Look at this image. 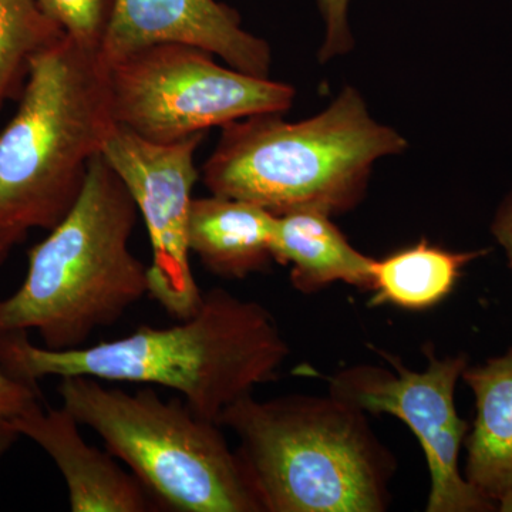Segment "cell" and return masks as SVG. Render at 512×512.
<instances>
[{"instance_id":"6da1fadb","label":"cell","mask_w":512,"mask_h":512,"mask_svg":"<svg viewBox=\"0 0 512 512\" xmlns=\"http://www.w3.org/2000/svg\"><path fill=\"white\" fill-rule=\"evenodd\" d=\"M288 356L274 315L224 288L205 292L197 312L178 325H144L124 338L72 350L33 345L26 330L0 332V367L23 382L87 376L156 384L215 423L231 404L274 380Z\"/></svg>"},{"instance_id":"7a4b0ae2","label":"cell","mask_w":512,"mask_h":512,"mask_svg":"<svg viewBox=\"0 0 512 512\" xmlns=\"http://www.w3.org/2000/svg\"><path fill=\"white\" fill-rule=\"evenodd\" d=\"M116 127L99 53L64 36L33 57L0 133V254L66 218Z\"/></svg>"},{"instance_id":"3957f363","label":"cell","mask_w":512,"mask_h":512,"mask_svg":"<svg viewBox=\"0 0 512 512\" xmlns=\"http://www.w3.org/2000/svg\"><path fill=\"white\" fill-rule=\"evenodd\" d=\"M221 128L202 165V183L210 194L274 215L315 210L333 217L353 210L377 161L407 147L402 134L373 119L353 87L311 119L291 123L282 113H262Z\"/></svg>"},{"instance_id":"277c9868","label":"cell","mask_w":512,"mask_h":512,"mask_svg":"<svg viewBox=\"0 0 512 512\" xmlns=\"http://www.w3.org/2000/svg\"><path fill=\"white\" fill-rule=\"evenodd\" d=\"M366 416L330 394H248L218 424L238 437L264 512H382L397 464Z\"/></svg>"},{"instance_id":"5b68a950","label":"cell","mask_w":512,"mask_h":512,"mask_svg":"<svg viewBox=\"0 0 512 512\" xmlns=\"http://www.w3.org/2000/svg\"><path fill=\"white\" fill-rule=\"evenodd\" d=\"M138 217L101 154L72 211L30 249L23 284L0 301V332L36 330L45 348L72 350L119 322L148 295V265L130 249Z\"/></svg>"},{"instance_id":"8992f818","label":"cell","mask_w":512,"mask_h":512,"mask_svg":"<svg viewBox=\"0 0 512 512\" xmlns=\"http://www.w3.org/2000/svg\"><path fill=\"white\" fill-rule=\"evenodd\" d=\"M57 392L154 503L177 512H264L220 424L183 399L164 400L150 387L127 393L87 376L60 377Z\"/></svg>"},{"instance_id":"52a82bcc","label":"cell","mask_w":512,"mask_h":512,"mask_svg":"<svg viewBox=\"0 0 512 512\" xmlns=\"http://www.w3.org/2000/svg\"><path fill=\"white\" fill-rule=\"evenodd\" d=\"M117 126L171 144L262 113L291 109L289 84L222 66L200 47L164 43L109 64Z\"/></svg>"},{"instance_id":"ba28073f","label":"cell","mask_w":512,"mask_h":512,"mask_svg":"<svg viewBox=\"0 0 512 512\" xmlns=\"http://www.w3.org/2000/svg\"><path fill=\"white\" fill-rule=\"evenodd\" d=\"M379 353L396 373L372 365L348 367L330 377V396L366 414L397 417L413 431L429 466L427 512L497 511L460 470L461 447L470 427L457 412L456 387L468 366L466 357H439L427 348L429 365L414 372L397 357Z\"/></svg>"},{"instance_id":"9c48e42d","label":"cell","mask_w":512,"mask_h":512,"mask_svg":"<svg viewBox=\"0 0 512 512\" xmlns=\"http://www.w3.org/2000/svg\"><path fill=\"white\" fill-rule=\"evenodd\" d=\"M205 134L157 144L117 126L103 150L104 160L126 185L146 222L153 249L148 296L177 320L194 315L204 298L192 272L188 218L192 190L200 178L195 154Z\"/></svg>"},{"instance_id":"30bf717a","label":"cell","mask_w":512,"mask_h":512,"mask_svg":"<svg viewBox=\"0 0 512 512\" xmlns=\"http://www.w3.org/2000/svg\"><path fill=\"white\" fill-rule=\"evenodd\" d=\"M164 43L200 47L232 69L269 77L271 47L218 0H116L99 55L109 66Z\"/></svg>"},{"instance_id":"8fae6325","label":"cell","mask_w":512,"mask_h":512,"mask_svg":"<svg viewBox=\"0 0 512 512\" xmlns=\"http://www.w3.org/2000/svg\"><path fill=\"white\" fill-rule=\"evenodd\" d=\"M80 423L64 407L37 403L16 420L20 437L32 440L59 468L72 512H150L153 498L107 450L90 446Z\"/></svg>"},{"instance_id":"7c38bea8","label":"cell","mask_w":512,"mask_h":512,"mask_svg":"<svg viewBox=\"0 0 512 512\" xmlns=\"http://www.w3.org/2000/svg\"><path fill=\"white\" fill-rule=\"evenodd\" d=\"M461 379L476 397V419L464 440V477L495 510L512 512V349L467 366Z\"/></svg>"},{"instance_id":"4fadbf2b","label":"cell","mask_w":512,"mask_h":512,"mask_svg":"<svg viewBox=\"0 0 512 512\" xmlns=\"http://www.w3.org/2000/svg\"><path fill=\"white\" fill-rule=\"evenodd\" d=\"M275 215L252 202L211 194L192 198L188 247L212 275L244 281L274 261Z\"/></svg>"},{"instance_id":"5bb4252c","label":"cell","mask_w":512,"mask_h":512,"mask_svg":"<svg viewBox=\"0 0 512 512\" xmlns=\"http://www.w3.org/2000/svg\"><path fill=\"white\" fill-rule=\"evenodd\" d=\"M330 218L315 210L275 215L274 261L291 266V284L302 293L336 282L372 291L375 259L353 248Z\"/></svg>"},{"instance_id":"9a60e30c","label":"cell","mask_w":512,"mask_h":512,"mask_svg":"<svg viewBox=\"0 0 512 512\" xmlns=\"http://www.w3.org/2000/svg\"><path fill=\"white\" fill-rule=\"evenodd\" d=\"M488 251L451 252L421 239L373 265V305L423 311L446 299L461 272Z\"/></svg>"},{"instance_id":"2e32d148","label":"cell","mask_w":512,"mask_h":512,"mask_svg":"<svg viewBox=\"0 0 512 512\" xmlns=\"http://www.w3.org/2000/svg\"><path fill=\"white\" fill-rule=\"evenodd\" d=\"M64 36L37 0H0V107L25 84L33 57Z\"/></svg>"},{"instance_id":"e0dca14e","label":"cell","mask_w":512,"mask_h":512,"mask_svg":"<svg viewBox=\"0 0 512 512\" xmlns=\"http://www.w3.org/2000/svg\"><path fill=\"white\" fill-rule=\"evenodd\" d=\"M47 18L77 45L100 53L116 0H37Z\"/></svg>"},{"instance_id":"ac0fdd59","label":"cell","mask_w":512,"mask_h":512,"mask_svg":"<svg viewBox=\"0 0 512 512\" xmlns=\"http://www.w3.org/2000/svg\"><path fill=\"white\" fill-rule=\"evenodd\" d=\"M37 384L23 382L0 367V458L20 439L16 420L40 403Z\"/></svg>"},{"instance_id":"d6986e66","label":"cell","mask_w":512,"mask_h":512,"mask_svg":"<svg viewBox=\"0 0 512 512\" xmlns=\"http://www.w3.org/2000/svg\"><path fill=\"white\" fill-rule=\"evenodd\" d=\"M349 3L350 0H318L320 15L325 22V40L319 56L322 62L345 55L353 47L348 19Z\"/></svg>"},{"instance_id":"ffe728a7","label":"cell","mask_w":512,"mask_h":512,"mask_svg":"<svg viewBox=\"0 0 512 512\" xmlns=\"http://www.w3.org/2000/svg\"><path fill=\"white\" fill-rule=\"evenodd\" d=\"M491 232L498 244L503 247L512 272V191L501 202L491 224Z\"/></svg>"},{"instance_id":"44dd1931","label":"cell","mask_w":512,"mask_h":512,"mask_svg":"<svg viewBox=\"0 0 512 512\" xmlns=\"http://www.w3.org/2000/svg\"><path fill=\"white\" fill-rule=\"evenodd\" d=\"M5 256H3L2 254H0V265L3 264V261H5Z\"/></svg>"}]
</instances>
